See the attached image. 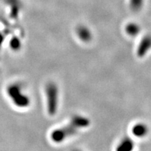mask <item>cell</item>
Returning a JSON list of instances; mask_svg holds the SVG:
<instances>
[{
    "label": "cell",
    "instance_id": "1",
    "mask_svg": "<svg viewBox=\"0 0 151 151\" xmlns=\"http://www.w3.org/2000/svg\"><path fill=\"white\" fill-rule=\"evenodd\" d=\"M47 96L48 111L50 116H54L57 113L58 107V88L55 83L50 82L46 88Z\"/></svg>",
    "mask_w": 151,
    "mask_h": 151
},
{
    "label": "cell",
    "instance_id": "2",
    "mask_svg": "<svg viewBox=\"0 0 151 151\" xmlns=\"http://www.w3.org/2000/svg\"><path fill=\"white\" fill-rule=\"evenodd\" d=\"M9 96L14 100V102L19 107H26L29 104V99L25 94L21 92V89L18 86H10L9 88Z\"/></svg>",
    "mask_w": 151,
    "mask_h": 151
},
{
    "label": "cell",
    "instance_id": "3",
    "mask_svg": "<svg viewBox=\"0 0 151 151\" xmlns=\"http://www.w3.org/2000/svg\"><path fill=\"white\" fill-rule=\"evenodd\" d=\"M77 132V128L71 123L68 126L54 130L51 134L52 140L55 143H60L65 139L74 135Z\"/></svg>",
    "mask_w": 151,
    "mask_h": 151
},
{
    "label": "cell",
    "instance_id": "4",
    "mask_svg": "<svg viewBox=\"0 0 151 151\" xmlns=\"http://www.w3.org/2000/svg\"><path fill=\"white\" fill-rule=\"evenodd\" d=\"M151 48V36L146 35L143 38L137 49L138 56L142 58Z\"/></svg>",
    "mask_w": 151,
    "mask_h": 151
},
{
    "label": "cell",
    "instance_id": "5",
    "mask_svg": "<svg viewBox=\"0 0 151 151\" xmlns=\"http://www.w3.org/2000/svg\"><path fill=\"white\" fill-rule=\"evenodd\" d=\"M76 34L81 41L85 43L90 42L92 39V34L90 29L86 26L79 25L76 28Z\"/></svg>",
    "mask_w": 151,
    "mask_h": 151
},
{
    "label": "cell",
    "instance_id": "6",
    "mask_svg": "<svg viewBox=\"0 0 151 151\" xmlns=\"http://www.w3.org/2000/svg\"><path fill=\"white\" fill-rule=\"evenodd\" d=\"M70 123L78 128H85L88 127L90 124L89 119L81 116H74L71 118Z\"/></svg>",
    "mask_w": 151,
    "mask_h": 151
},
{
    "label": "cell",
    "instance_id": "7",
    "mask_svg": "<svg viewBox=\"0 0 151 151\" xmlns=\"http://www.w3.org/2000/svg\"><path fill=\"white\" fill-rule=\"evenodd\" d=\"M134 148V141L129 138H124L117 146L116 151H132Z\"/></svg>",
    "mask_w": 151,
    "mask_h": 151
},
{
    "label": "cell",
    "instance_id": "8",
    "mask_svg": "<svg viewBox=\"0 0 151 151\" xmlns=\"http://www.w3.org/2000/svg\"><path fill=\"white\" fill-rule=\"evenodd\" d=\"M148 129L146 124L139 123L134 125L132 128V133L137 137H143L147 134Z\"/></svg>",
    "mask_w": 151,
    "mask_h": 151
},
{
    "label": "cell",
    "instance_id": "9",
    "mask_svg": "<svg viewBox=\"0 0 151 151\" xmlns=\"http://www.w3.org/2000/svg\"><path fill=\"white\" fill-rule=\"evenodd\" d=\"M125 31L128 35L131 36V37H136L141 32V28L137 23L130 22L126 25Z\"/></svg>",
    "mask_w": 151,
    "mask_h": 151
},
{
    "label": "cell",
    "instance_id": "10",
    "mask_svg": "<svg viewBox=\"0 0 151 151\" xmlns=\"http://www.w3.org/2000/svg\"><path fill=\"white\" fill-rule=\"evenodd\" d=\"M145 0H129V7L134 12H138L142 9Z\"/></svg>",
    "mask_w": 151,
    "mask_h": 151
},
{
    "label": "cell",
    "instance_id": "11",
    "mask_svg": "<svg viewBox=\"0 0 151 151\" xmlns=\"http://www.w3.org/2000/svg\"><path fill=\"white\" fill-rule=\"evenodd\" d=\"M72 151H81V150H73Z\"/></svg>",
    "mask_w": 151,
    "mask_h": 151
}]
</instances>
